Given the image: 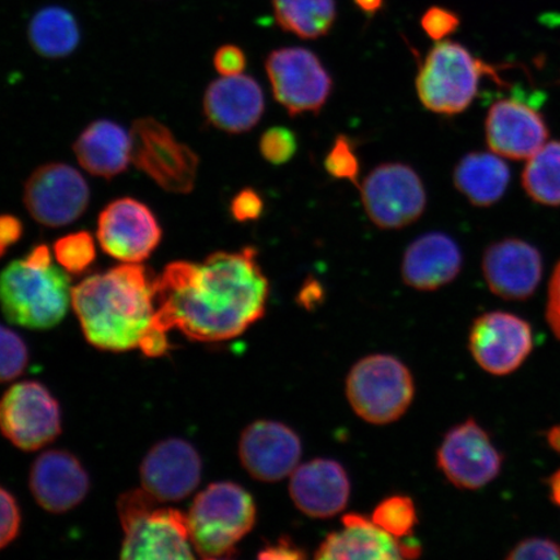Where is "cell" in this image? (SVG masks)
I'll list each match as a JSON object with an SVG mask.
<instances>
[{"label":"cell","mask_w":560,"mask_h":560,"mask_svg":"<svg viewBox=\"0 0 560 560\" xmlns=\"http://www.w3.org/2000/svg\"><path fill=\"white\" fill-rule=\"evenodd\" d=\"M269 293L254 247L214 252L199 264L175 261L158 277V326L195 341L235 339L264 317Z\"/></svg>","instance_id":"obj_1"},{"label":"cell","mask_w":560,"mask_h":560,"mask_svg":"<svg viewBox=\"0 0 560 560\" xmlns=\"http://www.w3.org/2000/svg\"><path fill=\"white\" fill-rule=\"evenodd\" d=\"M158 277L140 264H122L82 280L72 305L91 346L107 352L140 349L147 357L170 350L158 326Z\"/></svg>","instance_id":"obj_2"},{"label":"cell","mask_w":560,"mask_h":560,"mask_svg":"<svg viewBox=\"0 0 560 560\" xmlns=\"http://www.w3.org/2000/svg\"><path fill=\"white\" fill-rule=\"evenodd\" d=\"M72 290L68 272L52 262L46 244L0 272V307L5 318L31 330L59 325L68 313Z\"/></svg>","instance_id":"obj_3"},{"label":"cell","mask_w":560,"mask_h":560,"mask_svg":"<svg viewBox=\"0 0 560 560\" xmlns=\"http://www.w3.org/2000/svg\"><path fill=\"white\" fill-rule=\"evenodd\" d=\"M192 548L202 559H228L256 523L252 495L234 482H214L196 497L187 515Z\"/></svg>","instance_id":"obj_4"},{"label":"cell","mask_w":560,"mask_h":560,"mask_svg":"<svg viewBox=\"0 0 560 560\" xmlns=\"http://www.w3.org/2000/svg\"><path fill=\"white\" fill-rule=\"evenodd\" d=\"M482 77L503 83L499 69L475 58L465 46L439 40L419 69L416 81L419 101L433 114L459 115L478 96Z\"/></svg>","instance_id":"obj_5"},{"label":"cell","mask_w":560,"mask_h":560,"mask_svg":"<svg viewBox=\"0 0 560 560\" xmlns=\"http://www.w3.org/2000/svg\"><path fill=\"white\" fill-rule=\"evenodd\" d=\"M144 489L130 490L117 502L124 529L122 559H194L187 515L158 508Z\"/></svg>","instance_id":"obj_6"},{"label":"cell","mask_w":560,"mask_h":560,"mask_svg":"<svg viewBox=\"0 0 560 560\" xmlns=\"http://www.w3.org/2000/svg\"><path fill=\"white\" fill-rule=\"evenodd\" d=\"M347 397L355 415L371 424L400 419L415 398L408 368L389 354H373L357 362L347 380Z\"/></svg>","instance_id":"obj_7"},{"label":"cell","mask_w":560,"mask_h":560,"mask_svg":"<svg viewBox=\"0 0 560 560\" xmlns=\"http://www.w3.org/2000/svg\"><path fill=\"white\" fill-rule=\"evenodd\" d=\"M131 161L163 190L188 194L198 178L199 158L180 143L165 125L152 117L132 125Z\"/></svg>","instance_id":"obj_8"},{"label":"cell","mask_w":560,"mask_h":560,"mask_svg":"<svg viewBox=\"0 0 560 560\" xmlns=\"http://www.w3.org/2000/svg\"><path fill=\"white\" fill-rule=\"evenodd\" d=\"M265 69L276 101L292 117L319 114L331 96V75L307 48H278L266 59Z\"/></svg>","instance_id":"obj_9"},{"label":"cell","mask_w":560,"mask_h":560,"mask_svg":"<svg viewBox=\"0 0 560 560\" xmlns=\"http://www.w3.org/2000/svg\"><path fill=\"white\" fill-rule=\"evenodd\" d=\"M361 199L371 222L382 230H400L422 217L427 194L411 166L387 163L376 166L363 180Z\"/></svg>","instance_id":"obj_10"},{"label":"cell","mask_w":560,"mask_h":560,"mask_svg":"<svg viewBox=\"0 0 560 560\" xmlns=\"http://www.w3.org/2000/svg\"><path fill=\"white\" fill-rule=\"evenodd\" d=\"M0 431L21 451L42 450L60 435L59 404L38 382L12 385L0 398Z\"/></svg>","instance_id":"obj_11"},{"label":"cell","mask_w":560,"mask_h":560,"mask_svg":"<svg viewBox=\"0 0 560 560\" xmlns=\"http://www.w3.org/2000/svg\"><path fill=\"white\" fill-rule=\"evenodd\" d=\"M23 199L35 222L58 229L70 225L86 212L90 188L74 167L50 163L39 166L27 178Z\"/></svg>","instance_id":"obj_12"},{"label":"cell","mask_w":560,"mask_h":560,"mask_svg":"<svg viewBox=\"0 0 560 560\" xmlns=\"http://www.w3.org/2000/svg\"><path fill=\"white\" fill-rule=\"evenodd\" d=\"M97 242L105 254L124 264H142L156 250L163 230L152 210L136 199L121 198L102 210Z\"/></svg>","instance_id":"obj_13"},{"label":"cell","mask_w":560,"mask_h":560,"mask_svg":"<svg viewBox=\"0 0 560 560\" xmlns=\"http://www.w3.org/2000/svg\"><path fill=\"white\" fill-rule=\"evenodd\" d=\"M503 464L492 439L474 419L446 433L438 452V465L459 489L476 490L499 478Z\"/></svg>","instance_id":"obj_14"},{"label":"cell","mask_w":560,"mask_h":560,"mask_svg":"<svg viewBox=\"0 0 560 560\" xmlns=\"http://www.w3.org/2000/svg\"><path fill=\"white\" fill-rule=\"evenodd\" d=\"M468 347L474 360L487 373L513 374L534 349L530 325L517 315L492 312L474 322Z\"/></svg>","instance_id":"obj_15"},{"label":"cell","mask_w":560,"mask_h":560,"mask_svg":"<svg viewBox=\"0 0 560 560\" xmlns=\"http://www.w3.org/2000/svg\"><path fill=\"white\" fill-rule=\"evenodd\" d=\"M201 470L200 455L190 443L167 439L147 453L140 465V481L158 502L182 501L198 488Z\"/></svg>","instance_id":"obj_16"},{"label":"cell","mask_w":560,"mask_h":560,"mask_svg":"<svg viewBox=\"0 0 560 560\" xmlns=\"http://www.w3.org/2000/svg\"><path fill=\"white\" fill-rule=\"evenodd\" d=\"M303 446L295 431L272 420H258L244 430L240 441V458L252 478L276 482L287 478L299 466Z\"/></svg>","instance_id":"obj_17"},{"label":"cell","mask_w":560,"mask_h":560,"mask_svg":"<svg viewBox=\"0 0 560 560\" xmlns=\"http://www.w3.org/2000/svg\"><path fill=\"white\" fill-rule=\"evenodd\" d=\"M489 149L511 160H528L549 138L540 112L520 100H502L489 108L486 120Z\"/></svg>","instance_id":"obj_18"},{"label":"cell","mask_w":560,"mask_h":560,"mask_svg":"<svg viewBox=\"0 0 560 560\" xmlns=\"http://www.w3.org/2000/svg\"><path fill=\"white\" fill-rule=\"evenodd\" d=\"M542 271L540 252L521 240L490 244L482 257V275L489 290L510 301H523L534 295Z\"/></svg>","instance_id":"obj_19"},{"label":"cell","mask_w":560,"mask_h":560,"mask_svg":"<svg viewBox=\"0 0 560 560\" xmlns=\"http://www.w3.org/2000/svg\"><path fill=\"white\" fill-rule=\"evenodd\" d=\"M422 548L411 538H396L359 514L342 517V528L320 544L317 559H415Z\"/></svg>","instance_id":"obj_20"},{"label":"cell","mask_w":560,"mask_h":560,"mask_svg":"<svg viewBox=\"0 0 560 560\" xmlns=\"http://www.w3.org/2000/svg\"><path fill=\"white\" fill-rule=\"evenodd\" d=\"M202 109L215 129L228 135H243L261 121L264 91L249 75H222L208 86Z\"/></svg>","instance_id":"obj_21"},{"label":"cell","mask_w":560,"mask_h":560,"mask_svg":"<svg viewBox=\"0 0 560 560\" xmlns=\"http://www.w3.org/2000/svg\"><path fill=\"white\" fill-rule=\"evenodd\" d=\"M30 485L38 505L54 514L79 506L89 493V475L66 451H47L34 460Z\"/></svg>","instance_id":"obj_22"},{"label":"cell","mask_w":560,"mask_h":560,"mask_svg":"<svg viewBox=\"0 0 560 560\" xmlns=\"http://www.w3.org/2000/svg\"><path fill=\"white\" fill-rule=\"evenodd\" d=\"M290 494L301 513L327 520L348 505L350 482L338 462L318 458L298 466L291 474Z\"/></svg>","instance_id":"obj_23"},{"label":"cell","mask_w":560,"mask_h":560,"mask_svg":"<svg viewBox=\"0 0 560 560\" xmlns=\"http://www.w3.org/2000/svg\"><path fill=\"white\" fill-rule=\"evenodd\" d=\"M464 257L450 235L429 233L419 236L406 249L402 279L411 289L436 291L458 277Z\"/></svg>","instance_id":"obj_24"},{"label":"cell","mask_w":560,"mask_h":560,"mask_svg":"<svg viewBox=\"0 0 560 560\" xmlns=\"http://www.w3.org/2000/svg\"><path fill=\"white\" fill-rule=\"evenodd\" d=\"M80 165L94 177L112 179L131 161V136L122 126L97 120L83 130L73 144Z\"/></svg>","instance_id":"obj_25"},{"label":"cell","mask_w":560,"mask_h":560,"mask_svg":"<svg viewBox=\"0 0 560 560\" xmlns=\"http://www.w3.org/2000/svg\"><path fill=\"white\" fill-rule=\"evenodd\" d=\"M454 185L475 207L495 205L505 195L510 170L495 153L472 152L455 166Z\"/></svg>","instance_id":"obj_26"},{"label":"cell","mask_w":560,"mask_h":560,"mask_svg":"<svg viewBox=\"0 0 560 560\" xmlns=\"http://www.w3.org/2000/svg\"><path fill=\"white\" fill-rule=\"evenodd\" d=\"M33 50L46 59H62L81 44L79 20L66 7L47 5L34 13L27 25Z\"/></svg>","instance_id":"obj_27"},{"label":"cell","mask_w":560,"mask_h":560,"mask_svg":"<svg viewBox=\"0 0 560 560\" xmlns=\"http://www.w3.org/2000/svg\"><path fill=\"white\" fill-rule=\"evenodd\" d=\"M277 24L303 39H317L331 32L335 0H272Z\"/></svg>","instance_id":"obj_28"},{"label":"cell","mask_w":560,"mask_h":560,"mask_svg":"<svg viewBox=\"0 0 560 560\" xmlns=\"http://www.w3.org/2000/svg\"><path fill=\"white\" fill-rule=\"evenodd\" d=\"M522 180L525 192L538 205L560 206V142L546 143L528 159Z\"/></svg>","instance_id":"obj_29"},{"label":"cell","mask_w":560,"mask_h":560,"mask_svg":"<svg viewBox=\"0 0 560 560\" xmlns=\"http://www.w3.org/2000/svg\"><path fill=\"white\" fill-rule=\"evenodd\" d=\"M371 520L390 536L408 538L418 523L415 502L406 495H392L374 510Z\"/></svg>","instance_id":"obj_30"},{"label":"cell","mask_w":560,"mask_h":560,"mask_svg":"<svg viewBox=\"0 0 560 560\" xmlns=\"http://www.w3.org/2000/svg\"><path fill=\"white\" fill-rule=\"evenodd\" d=\"M56 261L70 275H82L94 264L96 247L93 235L77 231L60 237L54 245Z\"/></svg>","instance_id":"obj_31"},{"label":"cell","mask_w":560,"mask_h":560,"mask_svg":"<svg viewBox=\"0 0 560 560\" xmlns=\"http://www.w3.org/2000/svg\"><path fill=\"white\" fill-rule=\"evenodd\" d=\"M30 352L16 332L0 325V383L16 380L24 373Z\"/></svg>","instance_id":"obj_32"},{"label":"cell","mask_w":560,"mask_h":560,"mask_svg":"<svg viewBox=\"0 0 560 560\" xmlns=\"http://www.w3.org/2000/svg\"><path fill=\"white\" fill-rule=\"evenodd\" d=\"M325 167L335 179L348 180L359 186L361 166L352 139L342 135L335 139L331 150L327 153Z\"/></svg>","instance_id":"obj_33"},{"label":"cell","mask_w":560,"mask_h":560,"mask_svg":"<svg viewBox=\"0 0 560 560\" xmlns=\"http://www.w3.org/2000/svg\"><path fill=\"white\" fill-rule=\"evenodd\" d=\"M261 156L272 165L289 163L298 152L295 132L282 126L266 130L260 139Z\"/></svg>","instance_id":"obj_34"},{"label":"cell","mask_w":560,"mask_h":560,"mask_svg":"<svg viewBox=\"0 0 560 560\" xmlns=\"http://www.w3.org/2000/svg\"><path fill=\"white\" fill-rule=\"evenodd\" d=\"M509 560H560V544L544 537H530L516 544Z\"/></svg>","instance_id":"obj_35"},{"label":"cell","mask_w":560,"mask_h":560,"mask_svg":"<svg viewBox=\"0 0 560 560\" xmlns=\"http://www.w3.org/2000/svg\"><path fill=\"white\" fill-rule=\"evenodd\" d=\"M21 515L15 497L0 487V550L19 535Z\"/></svg>","instance_id":"obj_36"},{"label":"cell","mask_w":560,"mask_h":560,"mask_svg":"<svg viewBox=\"0 0 560 560\" xmlns=\"http://www.w3.org/2000/svg\"><path fill=\"white\" fill-rule=\"evenodd\" d=\"M420 24L431 39L439 42L444 40L447 35L458 30L459 18L450 10L432 7L424 12Z\"/></svg>","instance_id":"obj_37"},{"label":"cell","mask_w":560,"mask_h":560,"mask_svg":"<svg viewBox=\"0 0 560 560\" xmlns=\"http://www.w3.org/2000/svg\"><path fill=\"white\" fill-rule=\"evenodd\" d=\"M265 205L261 195L254 188H244L231 201L230 212L241 223L257 221L264 213Z\"/></svg>","instance_id":"obj_38"},{"label":"cell","mask_w":560,"mask_h":560,"mask_svg":"<svg viewBox=\"0 0 560 560\" xmlns=\"http://www.w3.org/2000/svg\"><path fill=\"white\" fill-rule=\"evenodd\" d=\"M213 66L221 75H240L247 67V58L241 47L223 45L215 51Z\"/></svg>","instance_id":"obj_39"},{"label":"cell","mask_w":560,"mask_h":560,"mask_svg":"<svg viewBox=\"0 0 560 560\" xmlns=\"http://www.w3.org/2000/svg\"><path fill=\"white\" fill-rule=\"evenodd\" d=\"M546 319H548L552 334H555L560 341V261L550 280Z\"/></svg>","instance_id":"obj_40"},{"label":"cell","mask_w":560,"mask_h":560,"mask_svg":"<svg viewBox=\"0 0 560 560\" xmlns=\"http://www.w3.org/2000/svg\"><path fill=\"white\" fill-rule=\"evenodd\" d=\"M23 233V222L18 217L11 214L0 215V257H3L5 252L21 240Z\"/></svg>","instance_id":"obj_41"},{"label":"cell","mask_w":560,"mask_h":560,"mask_svg":"<svg viewBox=\"0 0 560 560\" xmlns=\"http://www.w3.org/2000/svg\"><path fill=\"white\" fill-rule=\"evenodd\" d=\"M303 550L287 538H279L276 544L266 546L258 555L261 559H300L305 558Z\"/></svg>","instance_id":"obj_42"},{"label":"cell","mask_w":560,"mask_h":560,"mask_svg":"<svg viewBox=\"0 0 560 560\" xmlns=\"http://www.w3.org/2000/svg\"><path fill=\"white\" fill-rule=\"evenodd\" d=\"M322 299V285L317 280H306L303 289H301L299 300L301 304L313 306L314 303H318Z\"/></svg>","instance_id":"obj_43"},{"label":"cell","mask_w":560,"mask_h":560,"mask_svg":"<svg viewBox=\"0 0 560 560\" xmlns=\"http://www.w3.org/2000/svg\"><path fill=\"white\" fill-rule=\"evenodd\" d=\"M549 489L551 502L560 508V470L550 476Z\"/></svg>","instance_id":"obj_44"},{"label":"cell","mask_w":560,"mask_h":560,"mask_svg":"<svg viewBox=\"0 0 560 560\" xmlns=\"http://www.w3.org/2000/svg\"><path fill=\"white\" fill-rule=\"evenodd\" d=\"M384 0H354V3L363 12L374 15L375 12L380 11L383 7Z\"/></svg>","instance_id":"obj_45"},{"label":"cell","mask_w":560,"mask_h":560,"mask_svg":"<svg viewBox=\"0 0 560 560\" xmlns=\"http://www.w3.org/2000/svg\"><path fill=\"white\" fill-rule=\"evenodd\" d=\"M548 441L552 450L560 453V425L555 427L548 433Z\"/></svg>","instance_id":"obj_46"}]
</instances>
